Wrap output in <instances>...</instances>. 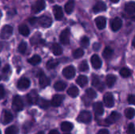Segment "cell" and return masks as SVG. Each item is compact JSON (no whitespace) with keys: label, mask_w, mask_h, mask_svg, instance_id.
Masks as SVG:
<instances>
[{"label":"cell","mask_w":135,"mask_h":134,"mask_svg":"<svg viewBox=\"0 0 135 134\" xmlns=\"http://www.w3.org/2000/svg\"><path fill=\"white\" fill-rule=\"evenodd\" d=\"M106 8H107L106 7V4L104 2L100 1V2H97L94 5V6L93 8V10L94 13H99V12L104 11L106 9Z\"/></svg>","instance_id":"e0dca14e"},{"label":"cell","mask_w":135,"mask_h":134,"mask_svg":"<svg viewBox=\"0 0 135 134\" xmlns=\"http://www.w3.org/2000/svg\"><path fill=\"white\" fill-rule=\"evenodd\" d=\"M128 103L130 104H134L135 103V97L134 95H130L128 96Z\"/></svg>","instance_id":"bcb514c9"},{"label":"cell","mask_w":135,"mask_h":134,"mask_svg":"<svg viewBox=\"0 0 135 134\" xmlns=\"http://www.w3.org/2000/svg\"><path fill=\"white\" fill-rule=\"evenodd\" d=\"M110 1H112V2L113 3H116V2H119V0H110Z\"/></svg>","instance_id":"db71d44e"},{"label":"cell","mask_w":135,"mask_h":134,"mask_svg":"<svg viewBox=\"0 0 135 134\" xmlns=\"http://www.w3.org/2000/svg\"><path fill=\"white\" fill-rule=\"evenodd\" d=\"M36 134H44V132H39V133H37Z\"/></svg>","instance_id":"11a10c76"},{"label":"cell","mask_w":135,"mask_h":134,"mask_svg":"<svg viewBox=\"0 0 135 134\" xmlns=\"http://www.w3.org/2000/svg\"><path fill=\"white\" fill-rule=\"evenodd\" d=\"M37 22L40 26H42L44 28H48V27H50L51 25L52 20H51V18L50 17L44 15V16H41L39 18H37Z\"/></svg>","instance_id":"3957f363"},{"label":"cell","mask_w":135,"mask_h":134,"mask_svg":"<svg viewBox=\"0 0 135 134\" xmlns=\"http://www.w3.org/2000/svg\"><path fill=\"white\" fill-rule=\"evenodd\" d=\"M119 73H120V75H121L123 77H129L131 75V70H130L128 68H126V67L122 68V69L120 70V71H119Z\"/></svg>","instance_id":"d590c367"},{"label":"cell","mask_w":135,"mask_h":134,"mask_svg":"<svg viewBox=\"0 0 135 134\" xmlns=\"http://www.w3.org/2000/svg\"><path fill=\"white\" fill-rule=\"evenodd\" d=\"M79 70L81 72H86L89 70V66L86 61H83L79 66Z\"/></svg>","instance_id":"60d3db41"},{"label":"cell","mask_w":135,"mask_h":134,"mask_svg":"<svg viewBox=\"0 0 135 134\" xmlns=\"http://www.w3.org/2000/svg\"><path fill=\"white\" fill-rule=\"evenodd\" d=\"M28 21L32 25H35L37 23V18L36 17H31L28 19Z\"/></svg>","instance_id":"c3c4849f"},{"label":"cell","mask_w":135,"mask_h":134,"mask_svg":"<svg viewBox=\"0 0 135 134\" xmlns=\"http://www.w3.org/2000/svg\"><path fill=\"white\" fill-rule=\"evenodd\" d=\"M51 51H52V53L55 55L58 56V55L62 54V47L59 43H53L52 46H51Z\"/></svg>","instance_id":"603a6c76"},{"label":"cell","mask_w":135,"mask_h":134,"mask_svg":"<svg viewBox=\"0 0 135 134\" xmlns=\"http://www.w3.org/2000/svg\"><path fill=\"white\" fill-rule=\"evenodd\" d=\"M46 6V3L44 0H38L36 1L32 6V12H34L35 13L40 12L41 10H43Z\"/></svg>","instance_id":"52a82bcc"},{"label":"cell","mask_w":135,"mask_h":134,"mask_svg":"<svg viewBox=\"0 0 135 134\" xmlns=\"http://www.w3.org/2000/svg\"><path fill=\"white\" fill-rule=\"evenodd\" d=\"M127 134H134V123H130L127 127Z\"/></svg>","instance_id":"ee69618b"},{"label":"cell","mask_w":135,"mask_h":134,"mask_svg":"<svg viewBox=\"0 0 135 134\" xmlns=\"http://www.w3.org/2000/svg\"><path fill=\"white\" fill-rule=\"evenodd\" d=\"M86 93V96L90 100H93V99H95L97 97V92L93 89V88H88L85 92Z\"/></svg>","instance_id":"74e56055"},{"label":"cell","mask_w":135,"mask_h":134,"mask_svg":"<svg viewBox=\"0 0 135 134\" xmlns=\"http://www.w3.org/2000/svg\"><path fill=\"white\" fill-rule=\"evenodd\" d=\"M18 30H19L20 34L22 35V36H28L29 35V28L25 24L20 25L19 28H18Z\"/></svg>","instance_id":"f1b7e54d"},{"label":"cell","mask_w":135,"mask_h":134,"mask_svg":"<svg viewBox=\"0 0 135 134\" xmlns=\"http://www.w3.org/2000/svg\"><path fill=\"white\" fill-rule=\"evenodd\" d=\"M81 45L83 47H88L89 45V39L87 36H84L81 38Z\"/></svg>","instance_id":"7bdbcfd3"},{"label":"cell","mask_w":135,"mask_h":134,"mask_svg":"<svg viewBox=\"0 0 135 134\" xmlns=\"http://www.w3.org/2000/svg\"><path fill=\"white\" fill-rule=\"evenodd\" d=\"M64 100V96L62 95H55L51 100V104L53 107H59L62 104V101Z\"/></svg>","instance_id":"9a60e30c"},{"label":"cell","mask_w":135,"mask_h":134,"mask_svg":"<svg viewBox=\"0 0 135 134\" xmlns=\"http://www.w3.org/2000/svg\"><path fill=\"white\" fill-rule=\"evenodd\" d=\"M100 43H94L93 44V50L94 51H98L99 49H100Z\"/></svg>","instance_id":"681fc988"},{"label":"cell","mask_w":135,"mask_h":134,"mask_svg":"<svg viewBox=\"0 0 135 134\" xmlns=\"http://www.w3.org/2000/svg\"><path fill=\"white\" fill-rule=\"evenodd\" d=\"M74 128V125L70 122H64L61 124V130L63 132H70Z\"/></svg>","instance_id":"4316f807"},{"label":"cell","mask_w":135,"mask_h":134,"mask_svg":"<svg viewBox=\"0 0 135 134\" xmlns=\"http://www.w3.org/2000/svg\"><path fill=\"white\" fill-rule=\"evenodd\" d=\"M104 105L108 107H112L114 106L115 104L114 97L111 92H107L104 96Z\"/></svg>","instance_id":"9c48e42d"},{"label":"cell","mask_w":135,"mask_h":134,"mask_svg":"<svg viewBox=\"0 0 135 134\" xmlns=\"http://www.w3.org/2000/svg\"><path fill=\"white\" fill-rule=\"evenodd\" d=\"M120 118V115L117 112H112L110 116L105 120V124L106 126H109L112 125L113 123H115V122H117L119 119Z\"/></svg>","instance_id":"30bf717a"},{"label":"cell","mask_w":135,"mask_h":134,"mask_svg":"<svg viewBox=\"0 0 135 134\" xmlns=\"http://www.w3.org/2000/svg\"><path fill=\"white\" fill-rule=\"evenodd\" d=\"M2 47H3V45H2V43H0V52H1V51L2 50Z\"/></svg>","instance_id":"f5cc1de1"},{"label":"cell","mask_w":135,"mask_h":134,"mask_svg":"<svg viewBox=\"0 0 135 134\" xmlns=\"http://www.w3.org/2000/svg\"><path fill=\"white\" fill-rule=\"evenodd\" d=\"M13 115L8 111H4L3 112V115H2V122L3 124H8L12 120H13Z\"/></svg>","instance_id":"ffe728a7"},{"label":"cell","mask_w":135,"mask_h":134,"mask_svg":"<svg viewBox=\"0 0 135 134\" xmlns=\"http://www.w3.org/2000/svg\"><path fill=\"white\" fill-rule=\"evenodd\" d=\"M76 82H77V84H78L79 86H81V87L83 88V87H85V86L88 84V78H87V77L85 76V75H80V76L77 78Z\"/></svg>","instance_id":"cb8c5ba5"},{"label":"cell","mask_w":135,"mask_h":134,"mask_svg":"<svg viewBox=\"0 0 135 134\" xmlns=\"http://www.w3.org/2000/svg\"><path fill=\"white\" fill-rule=\"evenodd\" d=\"M12 107L13 109L15 111H21L24 108V103L21 100V98L19 96H15L13 99V103H12Z\"/></svg>","instance_id":"7a4b0ae2"},{"label":"cell","mask_w":135,"mask_h":134,"mask_svg":"<svg viewBox=\"0 0 135 134\" xmlns=\"http://www.w3.org/2000/svg\"><path fill=\"white\" fill-rule=\"evenodd\" d=\"M96 24L99 29H104L106 26V18L104 17H98L95 20Z\"/></svg>","instance_id":"d6986e66"},{"label":"cell","mask_w":135,"mask_h":134,"mask_svg":"<svg viewBox=\"0 0 135 134\" xmlns=\"http://www.w3.org/2000/svg\"><path fill=\"white\" fill-rule=\"evenodd\" d=\"M58 65H59V61L57 59H51L47 62L46 66L48 70H52L55 68Z\"/></svg>","instance_id":"1f68e13d"},{"label":"cell","mask_w":135,"mask_h":134,"mask_svg":"<svg viewBox=\"0 0 135 134\" xmlns=\"http://www.w3.org/2000/svg\"><path fill=\"white\" fill-rule=\"evenodd\" d=\"M113 54V50L109 47H105V49L104 50V52H103V57L106 59L111 58Z\"/></svg>","instance_id":"836d02e7"},{"label":"cell","mask_w":135,"mask_h":134,"mask_svg":"<svg viewBox=\"0 0 135 134\" xmlns=\"http://www.w3.org/2000/svg\"><path fill=\"white\" fill-rule=\"evenodd\" d=\"M39 77H40L39 84H40V87L41 88H46L47 86H48L50 85L51 81L47 77H46L44 75V73H42Z\"/></svg>","instance_id":"5bb4252c"},{"label":"cell","mask_w":135,"mask_h":134,"mask_svg":"<svg viewBox=\"0 0 135 134\" xmlns=\"http://www.w3.org/2000/svg\"><path fill=\"white\" fill-rule=\"evenodd\" d=\"M5 96V89L2 85H0V100Z\"/></svg>","instance_id":"7dc6e473"},{"label":"cell","mask_w":135,"mask_h":134,"mask_svg":"<svg viewBox=\"0 0 135 134\" xmlns=\"http://www.w3.org/2000/svg\"><path fill=\"white\" fill-rule=\"evenodd\" d=\"M97 134H109V132L107 130H100Z\"/></svg>","instance_id":"f907efd6"},{"label":"cell","mask_w":135,"mask_h":134,"mask_svg":"<svg viewBox=\"0 0 135 134\" xmlns=\"http://www.w3.org/2000/svg\"><path fill=\"white\" fill-rule=\"evenodd\" d=\"M67 94L70 96H71V97H73V98H75V97H77L78 96V94H79V90H78V88L76 87V86H71L68 90H67Z\"/></svg>","instance_id":"484cf974"},{"label":"cell","mask_w":135,"mask_h":134,"mask_svg":"<svg viewBox=\"0 0 135 134\" xmlns=\"http://www.w3.org/2000/svg\"><path fill=\"white\" fill-rule=\"evenodd\" d=\"M83 55H84V51L81 48L76 49L73 53V56L74 58H79L82 57Z\"/></svg>","instance_id":"ab89813d"},{"label":"cell","mask_w":135,"mask_h":134,"mask_svg":"<svg viewBox=\"0 0 135 134\" xmlns=\"http://www.w3.org/2000/svg\"><path fill=\"white\" fill-rule=\"evenodd\" d=\"M70 29L69 28H66L64 29L61 34H60V42L64 44V45H67L70 43Z\"/></svg>","instance_id":"8992f818"},{"label":"cell","mask_w":135,"mask_h":134,"mask_svg":"<svg viewBox=\"0 0 135 134\" xmlns=\"http://www.w3.org/2000/svg\"><path fill=\"white\" fill-rule=\"evenodd\" d=\"M93 110H94L96 115L98 116H101L104 115V106H103L102 103H100V102H97L93 104Z\"/></svg>","instance_id":"2e32d148"},{"label":"cell","mask_w":135,"mask_h":134,"mask_svg":"<svg viewBox=\"0 0 135 134\" xmlns=\"http://www.w3.org/2000/svg\"><path fill=\"white\" fill-rule=\"evenodd\" d=\"M36 103L39 105L40 107H41V108H43V109H47V108H48L49 106H50L49 101H47V100H44V99H43V98L38 99V101H37Z\"/></svg>","instance_id":"83f0119b"},{"label":"cell","mask_w":135,"mask_h":134,"mask_svg":"<svg viewBox=\"0 0 135 134\" xmlns=\"http://www.w3.org/2000/svg\"><path fill=\"white\" fill-rule=\"evenodd\" d=\"M75 73H76V71H75V69L74 66H66V68L63 69L62 70V74L63 76L67 78V79H72L74 76H75Z\"/></svg>","instance_id":"5b68a950"},{"label":"cell","mask_w":135,"mask_h":134,"mask_svg":"<svg viewBox=\"0 0 135 134\" xmlns=\"http://www.w3.org/2000/svg\"><path fill=\"white\" fill-rule=\"evenodd\" d=\"M74 2L73 0H70L66 5H65V11L66 13L70 14L73 10H74Z\"/></svg>","instance_id":"4dcf8cb0"},{"label":"cell","mask_w":135,"mask_h":134,"mask_svg":"<svg viewBox=\"0 0 135 134\" xmlns=\"http://www.w3.org/2000/svg\"><path fill=\"white\" fill-rule=\"evenodd\" d=\"M53 12H54V15L56 20L59 21L63 17V12H62V9L61 8V6H55L53 7Z\"/></svg>","instance_id":"ac0fdd59"},{"label":"cell","mask_w":135,"mask_h":134,"mask_svg":"<svg viewBox=\"0 0 135 134\" xmlns=\"http://www.w3.org/2000/svg\"><path fill=\"white\" fill-rule=\"evenodd\" d=\"M92 85L97 88L100 91H103V89L104 88V85L101 83V81H100V79L97 77V76H93V80H92Z\"/></svg>","instance_id":"44dd1931"},{"label":"cell","mask_w":135,"mask_h":134,"mask_svg":"<svg viewBox=\"0 0 135 134\" xmlns=\"http://www.w3.org/2000/svg\"><path fill=\"white\" fill-rule=\"evenodd\" d=\"M28 63H30L31 65L32 66H36V65H38L40 62H41V58L40 56H39L38 54H35L33 55L32 58H30L28 60Z\"/></svg>","instance_id":"f546056e"},{"label":"cell","mask_w":135,"mask_h":134,"mask_svg":"<svg viewBox=\"0 0 135 134\" xmlns=\"http://www.w3.org/2000/svg\"><path fill=\"white\" fill-rule=\"evenodd\" d=\"M0 80H1V77H0Z\"/></svg>","instance_id":"680465c9"},{"label":"cell","mask_w":135,"mask_h":134,"mask_svg":"<svg viewBox=\"0 0 135 134\" xmlns=\"http://www.w3.org/2000/svg\"><path fill=\"white\" fill-rule=\"evenodd\" d=\"M134 113L135 112L134 108L130 107V108H127V109L125 110V115H126V117H127V118H129V119H132V118H134Z\"/></svg>","instance_id":"8d00e7d4"},{"label":"cell","mask_w":135,"mask_h":134,"mask_svg":"<svg viewBox=\"0 0 135 134\" xmlns=\"http://www.w3.org/2000/svg\"><path fill=\"white\" fill-rule=\"evenodd\" d=\"M0 134H2V133H1V131H0Z\"/></svg>","instance_id":"6f0895ef"},{"label":"cell","mask_w":135,"mask_h":134,"mask_svg":"<svg viewBox=\"0 0 135 134\" xmlns=\"http://www.w3.org/2000/svg\"><path fill=\"white\" fill-rule=\"evenodd\" d=\"M13 34V28L10 25H5L1 31V34H0V37L3 39H9Z\"/></svg>","instance_id":"277c9868"},{"label":"cell","mask_w":135,"mask_h":134,"mask_svg":"<svg viewBox=\"0 0 135 134\" xmlns=\"http://www.w3.org/2000/svg\"><path fill=\"white\" fill-rule=\"evenodd\" d=\"M67 134H68V133H67Z\"/></svg>","instance_id":"91938a15"},{"label":"cell","mask_w":135,"mask_h":134,"mask_svg":"<svg viewBox=\"0 0 135 134\" xmlns=\"http://www.w3.org/2000/svg\"><path fill=\"white\" fill-rule=\"evenodd\" d=\"M78 122L82 123H89L92 121V115L89 111H81L77 118Z\"/></svg>","instance_id":"6da1fadb"},{"label":"cell","mask_w":135,"mask_h":134,"mask_svg":"<svg viewBox=\"0 0 135 134\" xmlns=\"http://www.w3.org/2000/svg\"><path fill=\"white\" fill-rule=\"evenodd\" d=\"M48 134H59V133L56 130H51V131L49 132V133Z\"/></svg>","instance_id":"816d5d0a"},{"label":"cell","mask_w":135,"mask_h":134,"mask_svg":"<svg viewBox=\"0 0 135 134\" xmlns=\"http://www.w3.org/2000/svg\"><path fill=\"white\" fill-rule=\"evenodd\" d=\"M125 11L128 13V14H134L135 11V2L131 1L129 2L126 4L125 6Z\"/></svg>","instance_id":"7402d4cb"},{"label":"cell","mask_w":135,"mask_h":134,"mask_svg":"<svg viewBox=\"0 0 135 134\" xmlns=\"http://www.w3.org/2000/svg\"><path fill=\"white\" fill-rule=\"evenodd\" d=\"M9 71H10V66L9 65H6L2 69V73L5 75H7L9 73Z\"/></svg>","instance_id":"f6af8a7d"},{"label":"cell","mask_w":135,"mask_h":134,"mask_svg":"<svg viewBox=\"0 0 135 134\" xmlns=\"http://www.w3.org/2000/svg\"><path fill=\"white\" fill-rule=\"evenodd\" d=\"M30 86V81L26 77L21 78L17 82V88L20 90H25L27 89Z\"/></svg>","instance_id":"8fae6325"},{"label":"cell","mask_w":135,"mask_h":134,"mask_svg":"<svg viewBox=\"0 0 135 134\" xmlns=\"http://www.w3.org/2000/svg\"><path fill=\"white\" fill-rule=\"evenodd\" d=\"M91 63L94 69H100L102 66V61L97 54H93L91 57Z\"/></svg>","instance_id":"7c38bea8"},{"label":"cell","mask_w":135,"mask_h":134,"mask_svg":"<svg viewBox=\"0 0 135 134\" xmlns=\"http://www.w3.org/2000/svg\"><path fill=\"white\" fill-rule=\"evenodd\" d=\"M54 88L56 91H63L66 88V84L63 81H57L55 84Z\"/></svg>","instance_id":"d6a6232c"},{"label":"cell","mask_w":135,"mask_h":134,"mask_svg":"<svg viewBox=\"0 0 135 134\" xmlns=\"http://www.w3.org/2000/svg\"><path fill=\"white\" fill-rule=\"evenodd\" d=\"M26 49H27V43L25 42H24V41L21 42V43L18 46V51H19V52L21 53V54H24L25 52Z\"/></svg>","instance_id":"b9f144b4"},{"label":"cell","mask_w":135,"mask_h":134,"mask_svg":"<svg viewBox=\"0 0 135 134\" xmlns=\"http://www.w3.org/2000/svg\"><path fill=\"white\" fill-rule=\"evenodd\" d=\"M0 65H1V60H0Z\"/></svg>","instance_id":"9f6ffc18"},{"label":"cell","mask_w":135,"mask_h":134,"mask_svg":"<svg viewBox=\"0 0 135 134\" xmlns=\"http://www.w3.org/2000/svg\"><path fill=\"white\" fill-rule=\"evenodd\" d=\"M116 82V77L113 74H110V75H108L107 77H106V85L109 87V88H112L114 86V85L115 84Z\"/></svg>","instance_id":"d4e9b609"},{"label":"cell","mask_w":135,"mask_h":134,"mask_svg":"<svg viewBox=\"0 0 135 134\" xmlns=\"http://www.w3.org/2000/svg\"><path fill=\"white\" fill-rule=\"evenodd\" d=\"M18 129L17 126H9L6 130V134H18Z\"/></svg>","instance_id":"e575fe53"},{"label":"cell","mask_w":135,"mask_h":134,"mask_svg":"<svg viewBox=\"0 0 135 134\" xmlns=\"http://www.w3.org/2000/svg\"><path fill=\"white\" fill-rule=\"evenodd\" d=\"M39 99V96L36 91L32 90L31 91L28 95H27V100L29 104L32 105V104H36L37 101Z\"/></svg>","instance_id":"ba28073f"},{"label":"cell","mask_w":135,"mask_h":134,"mask_svg":"<svg viewBox=\"0 0 135 134\" xmlns=\"http://www.w3.org/2000/svg\"><path fill=\"white\" fill-rule=\"evenodd\" d=\"M40 41H41V36L39 33H36V35L33 36L31 39V43L32 45L37 44V43H40Z\"/></svg>","instance_id":"f35d334b"},{"label":"cell","mask_w":135,"mask_h":134,"mask_svg":"<svg viewBox=\"0 0 135 134\" xmlns=\"http://www.w3.org/2000/svg\"><path fill=\"white\" fill-rule=\"evenodd\" d=\"M122 25H123V21L119 17H115L112 21L111 28H112V31L116 32V31H118V30H119L121 28Z\"/></svg>","instance_id":"4fadbf2b"}]
</instances>
